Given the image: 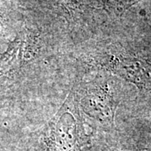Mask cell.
<instances>
[{
	"label": "cell",
	"mask_w": 151,
	"mask_h": 151,
	"mask_svg": "<svg viewBox=\"0 0 151 151\" xmlns=\"http://www.w3.org/2000/svg\"><path fill=\"white\" fill-rule=\"evenodd\" d=\"M50 1H54L55 3L63 5L65 8H74L77 5V1L76 0H50Z\"/></svg>",
	"instance_id": "6"
},
{
	"label": "cell",
	"mask_w": 151,
	"mask_h": 151,
	"mask_svg": "<svg viewBox=\"0 0 151 151\" xmlns=\"http://www.w3.org/2000/svg\"><path fill=\"white\" fill-rule=\"evenodd\" d=\"M3 26H4V24H3V18L0 16V33L2 31Z\"/></svg>",
	"instance_id": "7"
},
{
	"label": "cell",
	"mask_w": 151,
	"mask_h": 151,
	"mask_svg": "<svg viewBox=\"0 0 151 151\" xmlns=\"http://www.w3.org/2000/svg\"><path fill=\"white\" fill-rule=\"evenodd\" d=\"M31 40L30 35L23 31L9 43L0 56V81L12 77L24 65Z\"/></svg>",
	"instance_id": "4"
},
{
	"label": "cell",
	"mask_w": 151,
	"mask_h": 151,
	"mask_svg": "<svg viewBox=\"0 0 151 151\" xmlns=\"http://www.w3.org/2000/svg\"><path fill=\"white\" fill-rule=\"evenodd\" d=\"M78 98L71 91L34 151H82L89 145L90 138L81 122Z\"/></svg>",
	"instance_id": "1"
},
{
	"label": "cell",
	"mask_w": 151,
	"mask_h": 151,
	"mask_svg": "<svg viewBox=\"0 0 151 151\" xmlns=\"http://www.w3.org/2000/svg\"><path fill=\"white\" fill-rule=\"evenodd\" d=\"M103 69L134 84L139 89L151 87V63L134 56L109 55L101 62Z\"/></svg>",
	"instance_id": "3"
},
{
	"label": "cell",
	"mask_w": 151,
	"mask_h": 151,
	"mask_svg": "<svg viewBox=\"0 0 151 151\" xmlns=\"http://www.w3.org/2000/svg\"><path fill=\"white\" fill-rule=\"evenodd\" d=\"M119 103L118 97L108 79L89 86L81 99V106L86 113L111 126H114Z\"/></svg>",
	"instance_id": "2"
},
{
	"label": "cell",
	"mask_w": 151,
	"mask_h": 151,
	"mask_svg": "<svg viewBox=\"0 0 151 151\" xmlns=\"http://www.w3.org/2000/svg\"><path fill=\"white\" fill-rule=\"evenodd\" d=\"M82 151H134L122 148L119 146L111 145H107V144H99V145H88L85 147Z\"/></svg>",
	"instance_id": "5"
}]
</instances>
